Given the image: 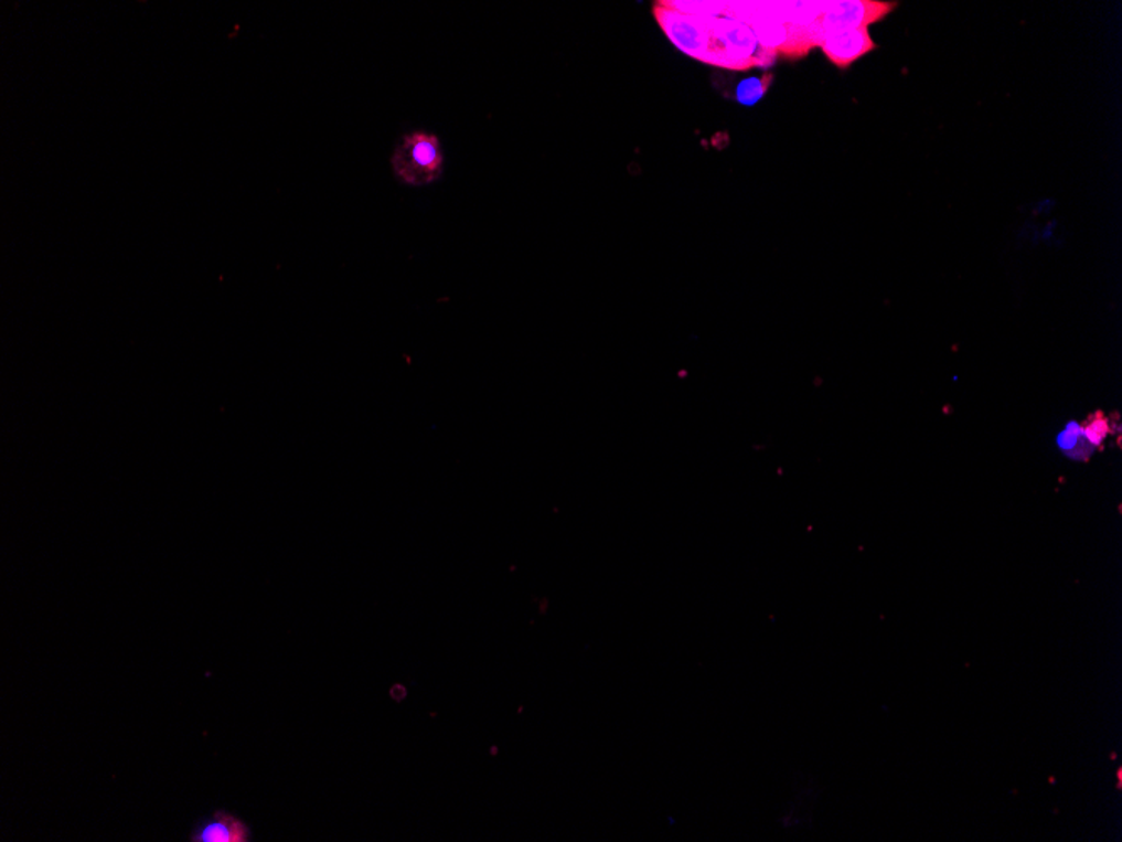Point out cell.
<instances>
[{
	"instance_id": "obj_4",
	"label": "cell",
	"mask_w": 1122,
	"mask_h": 842,
	"mask_svg": "<svg viewBox=\"0 0 1122 842\" xmlns=\"http://www.w3.org/2000/svg\"><path fill=\"white\" fill-rule=\"evenodd\" d=\"M894 6L896 4L867 2V0L824 2L822 15H820V32H822V38L835 34V32L867 29L874 22L880 21L884 15L889 14Z\"/></svg>"
},
{
	"instance_id": "obj_3",
	"label": "cell",
	"mask_w": 1122,
	"mask_h": 842,
	"mask_svg": "<svg viewBox=\"0 0 1122 842\" xmlns=\"http://www.w3.org/2000/svg\"><path fill=\"white\" fill-rule=\"evenodd\" d=\"M652 12H654L659 28L677 50L683 51L693 60L709 64L710 19L713 18L683 14L676 9L669 8L665 2L654 4Z\"/></svg>"
},
{
	"instance_id": "obj_1",
	"label": "cell",
	"mask_w": 1122,
	"mask_h": 842,
	"mask_svg": "<svg viewBox=\"0 0 1122 842\" xmlns=\"http://www.w3.org/2000/svg\"><path fill=\"white\" fill-rule=\"evenodd\" d=\"M777 54L763 50L754 29L739 19L725 14L710 19V60L713 66L729 71L767 67Z\"/></svg>"
},
{
	"instance_id": "obj_5",
	"label": "cell",
	"mask_w": 1122,
	"mask_h": 842,
	"mask_svg": "<svg viewBox=\"0 0 1122 842\" xmlns=\"http://www.w3.org/2000/svg\"><path fill=\"white\" fill-rule=\"evenodd\" d=\"M191 842H250L253 829L234 812L217 809L199 819L191 832Z\"/></svg>"
},
{
	"instance_id": "obj_7",
	"label": "cell",
	"mask_w": 1122,
	"mask_h": 842,
	"mask_svg": "<svg viewBox=\"0 0 1122 842\" xmlns=\"http://www.w3.org/2000/svg\"><path fill=\"white\" fill-rule=\"evenodd\" d=\"M1057 445H1059L1060 451L1073 461H1088L1092 452L1096 451L1094 446L1086 439L1082 427L1076 420L1067 424L1066 429L1057 436Z\"/></svg>"
},
{
	"instance_id": "obj_10",
	"label": "cell",
	"mask_w": 1122,
	"mask_h": 842,
	"mask_svg": "<svg viewBox=\"0 0 1122 842\" xmlns=\"http://www.w3.org/2000/svg\"><path fill=\"white\" fill-rule=\"evenodd\" d=\"M1082 427L1083 436L1094 446L1096 449L1104 443L1105 437L1111 434L1112 426L1111 420L1102 413L1092 414L1086 423L1080 424Z\"/></svg>"
},
{
	"instance_id": "obj_2",
	"label": "cell",
	"mask_w": 1122,
	"mask_h": 842,
	"mask_svg": "<svg viewBox=\"0 0 1122 842\" xmlns=\"http://www.w3.org/2000/svg\"><path fill=\"white\" fill-rule=\"evenodd\" d=\"M395 177L414 188L434 184L444 170L442 145L436 135L414 131L398 141L392 157Z\"/></svg>"
},
{
	"instance_id": "obj_9",
	"label": "cell",
	"mask_w": 1122,
	"mask_h": 842,
	"mask_svg": "<svg viewBox=\"0 0 1122 842\" xmlns=\"http://www.w3.org/2000/svg\"><path fill=\"white\" fill-rule=\"evenodd\" d=\"M665 4L683 12V14L719 18V15H725L728 2H665Z\"/></svg>"
},
{
	"instance_id": "obj_6",
	"label": "cell",
	"mask_w": 1122,
	"mask_h": 842,
	"mask_svg": "<svg viewBox=\"0 0 1122 842\" xmlns=\"http://www.w3.org/2000/svg\"><path fill=\"white\" fill-rule=\"evenodd\" d=\"M820 47L832 64L837 67H848L854 61L861 60L869 51H873L876 44L867 29H855V31L825 35Z\"/></svg>"
},
{
	"instance_id": "obj_8",
	"label": "cell",
	"mask_w": 1122,
	"mask_h": 842,
	"mask_svg": "<svg viewBox=\"0 0 1122 842\" xmlns=\"http://www.w3.org/2000/svg\"><path fill=\"white\" fill-rule=\"evenodd\" d=\"M770 83L771 75L750 76V78L741 79V82L736 85V102L746 106L755 105V103H758L761 98H763L765 93L768 92Z\"/></svg>"
}]
</instances>
